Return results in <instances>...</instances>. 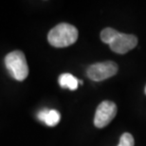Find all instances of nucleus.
I'll use <instances>...</instances> for the list:
<instances>
[{
    "label": "nucleus",
    "instance_id": "obj_1",
    "mask_svg": "<svg viewBox=\"0 0 146 146\" xmlns=\"http://www.w3.org/2000/svg\"><path fill=\"white\" fill-rule=\"evenodd\" d=\"M101 39L104 43L109 45L114 52L119 54L127 53L138 44V38L135 35L119 33L112 28H106L102 31Z\"/></svg>",
    "mask_w": 146,
    "mask_h": 146
},
{
    "label": "nucleus",
    "instance_id": "obj_2",
    "mask_svg": "<svg viewBox=\"0 0 146 146\" xmlns=\"http://www.w3.org/2000/svg\"><path fill=\"white\" fill-rule=\"evenodd\" d=\"M78 30L68 23H61L51 29L48 34V43L54 48L71 46L78 39Z\"/></svg>",
    "mask_w": 146,
    "mask_h": 146
},
{
    "label": "nucleus",
    "instance_id": "obj_3",
    "mask_svg": "<svg viewBox=\"0 0 146 146\" xmlns=\"http://www.w3.org/2000/svg\"><path fill=\"white\" fill-rule=\"evenodd\" d=\"M5 66L11 76L17 81H24L29 75V66L25 54L20 50L10 52L5 57Z\"/></svg>",
    "mask_w": 146,
    "mask_h": 146
},
{
    "label": "nucleus",
    "instance_id": "obj_4",
    "mask_svg": "<svg viewBox=\"0 0 146 146\" xmlns=\"http://www.w3.org/2000/svg\"><path fill=\"white\" fill-rule=\"evenodd\" d=\"M118 72V65L112 61L93 64L87 68L86 75L89 79L95 82L106 80Z\"/></svg>",
    "mask_w": 146,
    "mask_h": 146
},
{
    "label": "nucleus",
    "instance_id": "obj_5",
    "mask_svg": "<svg viewBox=\"0 0 146 146\" xmlns=\"http://www.w3.org/2000/svg\"><path fill=\"white\" fill-rule=\"evenodd\" d=\"M117 114V106L113 102L104 101L99 104L94 117V124L97 128L108 125Z\"/></svg>",
    "mask_w": 146,
    "mask_h": 146
},
{
    "label": "nucleus",
    "instance_id": "obj_6",
    "mask_svg": "<svg viewBox=\"0 0 146 146\" xmlns=\"http://www.w3.org/2000/svg\"><path fill=\"white\" fill-rule=\"evenodd\" d=\"M37 118L39 121H43L48 126H55L59 123L61 115L55 109H42L37 114Z\"/></svg>",
    "mask_w": 146,
    "mask_h": 146
},
{
    "label": "nucleus",
    "instance_id": "obj_7",
    "mask_svg": "<svg viewBox=\"0 0 146 146\" xmlns=\"http://www.w3.org/2000/svg\"><path fill=\"white\" fill-rule=\"evenodd\" d=\"M59 84L63 88H68L73 91L78 88L79 80L70 73H64L59 77Z\"/></svg>",
    "mask_w": 146,
    "mask_h": 146
},
{
    "label": "nucleus",
    "instance_id": "obj_8",
    "mask_svg": "<svg viewBox=\"0 0 146 146\" xmlns=\"http://www.w3.org/2000/svg\"><path fill=\"white\" fill-rule=\"evenodd\" d=\"M134 144L135 141H134L133 136L130 133H124L121 136L118 146H134Z\"/></svg>",
    "mask_w": 146,
    "mask_h": 146
},
{
    "label": "nucleus",
    "instance_id": "obj_9",
    "mask_svg": "<svg viewBox=\"0 0 146 146\" xmlns=\"http://www.w3.org/2000/svg\"><path fill=\"white\" fill-rule=\"evenodd\" d=\"M144 92H145V94H146V86H145V88H144Z\"/></svg>",
    "mask_w": 146,
    "mask_h": 146
}]
</instances>
